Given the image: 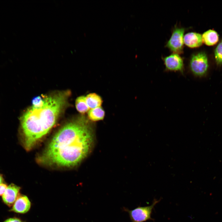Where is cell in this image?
Wrapping results in <instances>:
<instances>
[{"instance_id": "1", "label": "cell", "mask_w": 222, "mask_h": 222, "mask_svg": "<svg viewBox=\"0 0 222 222\" xmlns=\"http://www.w3.org/2000/svg\"><path fill=\"white\" fill-rule=\"evenodd\" d=\"M93 142L92 125L85 117H79L57 132L38 161L47 165L74 166L88 155Z\"/></svg>"}, {"instance_id": "2", "label": "cell", "mask_w": 222, "mask_h": 222, "mask_svg": "<svg viewBox=\"0 0 222 222\" xmlns=\"http://www.w3.org/2000/svg\"><path fill=\"white\" fill-rule=\"evenodd\" d=\"M67 94L61 92L44 96L42 106L37 108L31 106L20 117L21 141L26 150H31L55 124Z\"/></svg>"}, {"instance_id": "3", "label": "cell", "mask_w": 222, "mask_h": 222, "mask_svg": "<svg viewBox=\"0 0 222 222\" xmlns=\"http://www.w3.org/2000/svg\"><path fill=\"white\" fill-rule=\"evenodd\" d=\"M208 67V59L204 52H200L192 55L189 62L191 71L195 76L201 77L206 73Z\"/></svg>"}, {"instance_id": "4", "label": "cell", "mask_w": 222, "mask_h": 222, "mask_svg": "<svg viewBox=\"0 0 222 222\" xmlns=\"http://www.w3.org/2000/svg\"><path fill=\"white\" fill-rule=\"evenodd\" d=\"M161 200L154 199L151 205L144 207H138L132 210L125 208L128 212L131 222H144L148 220H154L151 218L152 210L155 206Z\"/></svg>"}, {"instance_id": "5", "label": "cell", "mask_w": 222, "mask_h": 222, "mask_svg": "<svg viewBox=\"0 0 222 222\" xmlns=\"http://www.w3.org/2000/svg\"><path fill=\"white\" fill-rule=\"evenodd\" d=\"M185 28L175 27L166 46L173 53H182L183 48V37Z\"/></svg>"}, {"instance_id": "6", "label": "cell", "mask_w": 222, "mask_h": 222, "mask_svg": "<svg viewBox=\"0 0 222 222\" xmlns=\"http://www.w3.org/2000/svg\"><path fill=\"white\" fill-rule=\"evenodd\" d=\"M166 69L170 71L183 72L184 64L183 58L179 54L173 53L162 58Z\"/></svg>"}, {"instance_id": "7", "label": "cell", "mask_w": 222, "mask_h": 222, "mask_svg": "<svg viewBox=\"0 0 222 222\" xmlns=\"http://www.w3.org/2000/svg\"><path fill=\"white\" fill-rule=\"evenodd\" d=\"M20 189V187L14 183L10 184L2 196L3 202L9 206H12L19 195Z\"/></svg>"}, {"instance_id": "8", "label": "cell", "mask_w": 222, "mask_h": 222, "mask_svg": "<svg viewBox=\"0 0 222 222\" xmlns=\"http://www.w3.org/2000/svg\"><path fill=\"white\" fill-rule=\"evenodd\" d=\"M31 207V203L28 197L24 195H19L13 205L10 211L24 214L29 211Z\"/></svg>"}, {"instance_id": "9", "label": "cell", "mask_w": 222, "mask_h": 222, "mask_svg": "<svg viewBox=\"0 0 222 222\" xmlns=\"http://www.w3.org/2000/svg\"><path fill=\"white\" fill-rule=\"evenodd\" d=\"M183 41L184 44L189 47H197L202 44V36L200 34L197 33L189 32L184 36Z\"/></svg>"}, {"instance_id": "10", "label": "cell", "mask_w": 222, "mask_h": 222, "mask_svg": "<svg viewBox=\"0 0 222 222\" xmlns=\"http://www.w3.org/2000/svg\"><path fill=\"white\" fill-rule=\"evenodd\" d=\"M203 42L208 46L215 44L219 40L217 33L215 31L209 30L205 32L202 35Z\"/></svg>"}, {"instance_id": "11", "label": "cell", "mask_w": 222, "mask_h": 222, "mask_svg": "<svg viewBox=\"0 0 222 222\" xmlns=\"http://www.w3.org/2000/svg\"><path fill=\"white\" fill-rule=\"evenodd\" d=\"M85 98L87 105L90 109L101 107L102 103L101 97L95 93L88 94Z\"/></svg>"}, {"instance_id": "12", "label": "cell", "mask_w": 222, "mask_h": 222, "mask_svg": "<svg viewBox=\"0 0 222 222\" xmlns=\"http://www.w3.org/2000/svg\"><path fill=\"white\" fill-rule=\"evenodd\" d=\"M105 116V112L101 107L90 109L88 111V116L90 120L97 121L103 120Z\"/></svg>"}, {"instance_id": "13", "label": "cell", "mask_w": 222, "mask_h": 222, "mask_svg": "<svg viewBox=\"0 0 222 222\" xmlns=\"http://www.w3.org/2000/svg\"><path fill=\"white\" fill-rule=\"evenodd\" d=\"M75 105L77 110L81 113H84L89 110L84 96H80L76 98Z\"/></svg>"}, {"instance_id": "14", "label": "cell", "mask_w": 222, "mask_h": 222, "mask_svg": "<svg viewBox=\"0 0 222 222\" xmlns=\"http://www.w3.org/2000/svg\"><path fill=\"white\" fill-rule=\"evenodd\" d=\"M215 56L218 64H222V41L217 45L215 51Z\"/></svg>"}, {"instance_id": "15", "label": "cell", "mask_w": 222, "mask_h": 222, "mask_svg": "<svg viewBox=\"0 0 222 222\" xmlns=\"http://www.w3.org/2000/svg\"><path fill=\"white\" fill-rule=\"evenodd\" d=\"M44 101V96L36 97L32 100V106L36 108L40 107L43 105Z\"/></svg>"}, {"instance_id": "16", "label": "cell", "mask_w": 222, "mask_h": 222, "mask_svg": "<svg viewBox=\"0 0 222 222\" xmlns=\"http://www.w3.org/2000/svg\"><path fill=\"white\" fill-rule=\"evenodd\" d=\"M8 186L4 183H2L0 184V196H2L6 191Z\"/></svg>"}, {"instance_id": "17", "label": "cell", "mask_w": 222, "mask_h": 222, "mask_svg": "<svg viewBox=\"0 0 222 222\" xmlns=\"http://www.w3.org/2000/svg\"><path fill=\"white\" fill-rule=\"evenodd\" d=\"M3 222H25L19 218L16 217H12L9 218Z\"/></svg>"}, {"instance_id": "18", "label": "cell", "mask_w": 222, "mask_h": 222, "mask_svg": "<svg viewBox=\"0 0 222 222\" xmlns=\"http://www.w3.org/2000/svg\"><path fill=\"white\" fill-rule=\"evenodd\" d=\"M4 181V178L3 175L0 173V184L3 183Z\"/></svg>"}]
</instances>
